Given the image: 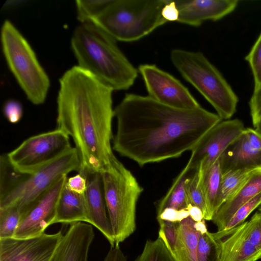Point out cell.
Instances as JSON below:
<instances>
[{
  "label": "cell",
  "mask_w": 261,
  "mask_h": 261,
  "mask_svg": "<svg viewBox=\"0 0 261 261\" xmlns=\"http://www.w3.org/2000/svg\"><path fill=\"white\" fill-rule=\"evenodd\" d=\"M114 117L117 130L113 149L140 166L191 151L222 121L201 107L181 109L135 94L125 95L114 109Z\"/></svg>",
  "instance_id": "cell-1"
},
{
  "label": "cell",
  "mask_w": 261,
  "mask_h": 261,
  "mask_svg": "<svg viewBox=\"0 0 261 261\" xmlns=\"http://www.w3.org/2000/svg\"><path fill=\"white\" fill-rule=\"evenodd\" d=\"M59 85L57 128L73 140L79 173H102L117 160L111 145L113 90L78 65L62 75Z\"/></svg>",
  "instance_id": "cell-2"
},
{
  "label": "cell",
  "mask_w": 261,
  "mask_h": 261,
  "mask_svg": "<svg viewBox=\"0 0 261 261\" xmlns=\"http://www.w3.org/2000/svg\"><path fill=\"white\" fill-rule=\"evenodd\" d=\"M71 46L78 66L113 91L128 89L138 76L116 40L92 23H81L75 29Z\"/></svg>",
  "instance_id": "cell-3"
},
{
  "label": "cell",
  "mask_w": 261,
  "mask_h": 261,
  "mask_svg": "<svg viewBox=\"0 0 261 261\" xmlns=\"http://www.w3.org/2000/svg\"><path fill=\"white\" fill-rule=\"evenodd\" d=\"M166 3L167 0H112L90 23L116 41H136L167 22L162 16Z\"/></svg>",
  "instance_id": "cell-4"
},
{
  "label": "cell",
  "mask_w": 261,
  "mask_h": 261,
  "mask_svg": "<svg viewBox=\"0 0 261 261\" xmlns=\"http://www.w3.org/2000/svg\"><path fill=\"white\" fill-rule=\"evenodd\" d=\"M171 61L182 76L211 103L222 119L236 112L239 98L222 74L199 51L175 49Z\"/></svg>",
  "instance_id": "cell-5"
},
{
  "label": "cell",
  "mask_w": 261,
  "mask_h": 261,
  "mask_svg": "<svg viewBox=\"0 0 261 261\" xmlns=\"http://www.w3.org/2000/svg\"><path fill=\"white\" fill-rule=\"evenodd\" d=\"M101 173L115 244L119 245L136 230L137 203L143 188L118 159Z\"/></svg>",
  "instance_id": "cell-6"
},
{
  "label": "cell",
  "mask_w": 261,
  "mask_h": 261,
  "mask_svg": "<svg viewBox=\"0 0 261 261\" xmlns=\"http://www.w3.org/2000/svg\"><path fill=\"white\" fill-rule=\"evenodd\" d=\"M1 39L8 66L28 99L34 105L43 103L50 81L30 44L9 20L2 25Z\"/></svg>",
  "instance_id": "cell-7"
},
{
  "label": "cell",
  "mask_w": 261,
  "mask_h": 261,
  "mask_svg": "<svg viewBox=\"0 0 261 261\" xmlns=\"http://www.w3.org/2000/svg\"><path fill=\"white\" fill-rule=\"evenodd\" d=\"M71 147L69 137L57 128L28 138L7 155L16 169L32 174Z\"/></svg>",
  "instance_id": "cell-8"
},
{
  "label": "cell",
  "mask_w": 261,
  "mask_h": 261,
  "mask_svg": "<svg viewBox=\"0 0 261 261\" xmlns=\"http://www.w3.org/2000/svg\"><path fill=\"white\" fill-rule=\"evenodd\" d=\"M80 157L75 147L30 174L18 190L13 206L18 208L21 216L58 180L73 171H79Z\"/></svg>",
  "instance_id": "cell-9"
},
{
  "label": "cell",
  "mask_w": 261,
  "mask_h": 261,
  "mask_svg": "<svg viewBox=\"0 0 261 261\" xmlns=\"http://www.w3.org/2000/svg\"><path fill=\"white\" fill-rule=\"evenodd\" d=\"M238 119L221 121L208 131L191 150L186 166L202 176L245 129Z\"/></svg>",
  "instance_id": "cell-10"
},
{
  "label": "cell",
  "mask_w": 261,
  "mask_h": 261,
  "mask_svg": "<svg viewBox=\"0 0 261 261\" xmlns=\"http://www.w3.org/2000/svg\"><path fill=\"white\" fill-rule=\"evenodd\" d=\"M138 70L150 98L181 109H195L201 107L179 81L155 65L142 64Z\"/></svg>",
  "instance_id": "cell-11"
},
{
  "label": "cell",
  "mask_w": 261,
  "mask_h": 261,
  "mask_svg": "<svg viewBox=\"0 0 261 261\" xmlns=\"http://www.w3.org/2000/svg\"><path fill=\"white\" fill-rule=\"evenodd\" d=\"M67 178L66 175L61 177L21 216L13 238L35 237L44 233L52 225L57 202Z\"/></svg>",
  "instance_id": "cell-12"
},
{
  "label": "cell",
  "mask_w": 261,
  "mask_h": 261,
  "mask_svg": "<svg viewBox=\"0 0 261 261\" xmlns=\"http://www.w3.org/2000/svg\"><path fill=\"white\" fill-rule=\"evenodd\" d=\"M62 230L27 239H0V261H50Z\"/></svg>",
  "instance_id": "cell-13"
},
{
  "label": "cell",
  "mask_w": 261,
  "mask_h": 261,
  "mask_svg": "<svg viewBox=\"0 0 261 261\" xmlns=\"http://www.w3.org/2000/svg\"><path fill=\"white\" fill-rule=\"evenodd\" d=\"M179 11L178 22L198 27L206 20L216 21L233 11L238 0L175 1Z\"/></svg>",
  "instance_id": "cell-14"
},
{
  "label": "cell",
  "mask_w": 261,
  "mask_h": 261,
  "mask_svg": "<svg viewBox=\"0 0 261 261\" xmlns=\"http://www.w3.org/2000/svg\"><path fill=\"white\" fill-rule=\"evenodd\" d=\"M94 238L92 225L79 222L71 224L58 243L50 261H88Z\"/></svg>",
  "instance_id": "cell-15"
},
{
  "label": "cell",
  "mask_w": 261,
  "mask_h": 261,
  "mask_svg": "<svg viewBox=\"0 0 261 261\" xmlns=\"http://www.w3.org/2000/svg\"><path fill=\"white\" fill-rule=\"evenodd\" d=\"M87 189L85 193L88 223L95 227L109 241L111 247L115 245L109 217L106 212L102 174L99 172L85 175Z\"/></svg>",
  "instance_id": "cell-16"
},
{
  "label": "cell",
  "mask_w": 261,
  "mask_h": 261,
  "mask_svg": "<svg viewBox=\"0 0 261 261\" xmlns=\"http://www.w3.org/2000/svg\"><path fill=\"white\" fill-rule=\"evenodd\" d=\"M222 174L229 171L250 168H261V151L254 149L243 132L219 157Z\"/></svg>",
  "instance_id": "cell-17"
},
{
  "label": "cell",
  "mask_w": 261,
  "mask_h": 261,
  "mask_svg": "<svg viewBox=\"0 0 261 261\" xmlns=\"http://www.w3.org/2000/svg\"><path fill=\"white\" fill-rule=\"evenodd\" d=\"M260 192L261 169L254 173L214 215L211 221L217 227V231L223 230L236 211Z\"/></svg>",
  "instance_id": "cell-18"
},
{
  "label": "cell",
  "mask_w": 261,
  "mask_h": 261,
  "mask_svg": "<svg viewBox=\"0 0 261 261\" xmlns=\"http://www.w3.org/2000/svg\"><path fill=\"white\" fill-rule=\"evenodd\" d=\"M221 245L220 261H257L261 258V251L248 237L244 222L222 239Z\"/></svg>",
  "instance_id": "cell-19"
},
{
  "label": "cell",
  "mask_w": 261,
  "mask_h": 261,
  "mask_svg": "<svg viewBox=\"0 0 261 261\" xmlns=\"http://www.w3.org/2000/svg\"><path fill=\"white\" fill-rule=\"evenodd\" d=\"M79 222L88 223L85 194H78L70 190L65 183L57 202L52 224H71Z\"/></svg>",
  "instance_id": "cell-20"
},
{
  "label": "cell",
  "mask_w": 261,
  "mask_h": 261,
  "mask_svg": "<svg viewBox=\"0 0 261 261\" xmlns=\"http://www.w3.org/2000/svg\"><path fill=\"white\" fill-rule=\"evenodd\" d=\"M30 174L16 169L7 153L0 158V208L12 206L15 195Z\"/></svg>",
  "instance_id": "cell-21"
},
{
  "label": "cell",
  "mask_w": 261,
  "mask_h": 261,
  "mask_svg": "<svg viewBox=\"0 0 261 261\" xmlns=\"http://www.w3.org/2000/svg\"><path fill=\"white\" fill-rule=\"evenodd\" d=\"M196 170L187 166L182 169L166 194L157 205V215L167 208L176 210H187L190 204L187 192V184Z\"/></svg>",
  "instance_id": "cell-22"
},
{
  "label": "cell",
  "mask_w": 261,
  "mask_h": 261,
  "mask_svg": "<svg viewBox=\"0 0 261 261\" xmlns=\"http://www.w3.org/2000/svg\"><path fill=\"white\" fill-rule=\"evenodd\" d=\"M199 175V174H198ZM222 172L219 158L212 165L205 174L200 177L206 213L205 220H212L216 212V202L219 193Z\"/></svg>",
  "instance_id": "cell-23"
},
{
  "label": "cell",
  "mask_w": 261,
  "mask_h": 261,
  "mask_svg": "<svg viewBox=\"0 0 261 261\" xmlns=\"http://www.w3.org/2000/svg\"><path fill=\"white\" fill-rule=\"evenodd\" d=\"M160 229L159 238H161L176 261H189L187 249L182 239L179 222H172L157 220Z\"/></svg>",
  "instance_id": "cell-24"
},
{
  "label": "cell",
  "mask_w": 261,
  "mask_h": 261,
  "mask_svg": "<svg viewBox=\"0 0 261 261\" xmlns=\"http://www.w3.org/2000/svg\"><path fill=\"white\" fill-rule=\"evenodd\" d=\"M261 168H250L229 171L222 174L219 193L216 202V212L245 183L249 177Z\"/></svg>",
  "instance_id": "cell-25"
},
{
  "label": "cell",
  "mask_w": 261,
  "mask_h": 261,
  "mask_svg": "<svg viewBox=\"0 0 261 261\" xmlns=\"http://www.w3.org/2000/svg\"><path fill=\"white\" fill-rule=\"evenodd\" d=\"M261 204V192L242 205L234 214L224 229L213 233L217 239L222 240L230 234L239 225L244 222L248 216Z\"/></svg>",
  "instance_id": "cell-26"
},
{
  "label": "cell",
  "mask_w": 261,
  "mask_h": 261,
  "mask_svg": "<svg viewBox=\"0 0 261 261\" xmlns=\"http://www.w3.org/2000/svg\"><path fill=\"white\" fill-rule=\"evenodd\" d=\"M221 240L208 231L200 236L197 247L198 261H220Z\"/></svg>",
  "instance_id": "cell-27"
},
{
  "label": "cell",
  "mask_w": 261,
  "mask_h": 261,
  "mask_svg": "<svg viewBox=\"0 0 261 261\" xmlns=\"http://www.w3.org/2000/svg\"><path fill=\"white\" fill-rule=\"evenodd\" d=\"M135 261H176L160 238L146 241L141 253Z\"/></svg>",
  "instance_id": "cell-28"
},
{
  "label": "cell",
  "mask_w": 261,
  "mask_h": 261,
  "mask_svg": "<svg viewBox=\"0 0 261 261\" xmlns=\"http://www.w3.org/2000/svg\"><path fill=\"white\" fill-rule=\"evenodd\" d=\"M195 221L189 216L179 222L180 232L185 243L189 261H198L197 247L201 233L194 227Z\"/></svg>",
  "instance_id": "cell-29"
},
{
  "label": "cell",
  "mask_w": 261,
  "mask_h": 261,
  "mask_svg": "<svg viewBox=\"0 0 261 261\" xmlns=\"http://www.w3.org/2000/svg\"><path fill=\"white\" fill-rule=\"evenodd\" d=\"M112 0H77V18L81 23H90L101 13Z\"/></svg>",
  "instance_id": "cell-30"
},
{
  "label": "cell",
  "mask_w": 261,
  "mask_h": 261,
  "mask_svg": "<svg viewBox=\"0 0 261 261\" xmlns=\"http://www.w3.org/2000/svg\"><path fill=\"white\" fill-rule=\"evenodd\" d=\"M21 218L16 206L0 208V239L13 238Z\"/></svg>",
  "instance_id": "cell-31"
},
{
  "label": "cell",
  "mask_w": 261,
  "mask_h": 261,
  "mask_svg": "<svg viewBox=\"0 0 261 261\" xmlns=\"http://www.w3.org/2000/svg\"><path fill=\"white\" fill-rule=\"evenodd\" d=\"M187 192L189 203L199 208L204 219L206 213V205L197 170L187 182Z\"/></svg>",
  "instance_id": "cell-32"
},
{
  "label": "cell",
  "mask_w": 261,
  "mask_h": 261,
  "mask_svg": "<svg viewBox=\"0 0 261 261\" xmlns=\"http://www.w3.org/2000/svg\"><path fill=\"white\" fill-rule=\"evenodd\" d=\"M245 60L249 64L254 77V88L261 86V33Z\"/></svg>",
  "instance_id": "cell-33"
},
{
  "label": "cell",
  "mask_w": 261,
  "mask_h": 261,
  "mask_svg": "<svg viewBox=\"0 0 261 261\" xmlns=\"http://www.w3.org/2000/svg\"><path fill=\"white\" fill-rule=\"evenodd\" d=\"M244 224L248 237L261 251V212H256L249 221L244 222Z\"/></svg>",
  "instance_id": "cell-34"
},
{
  "label": "cell",
  "mask_w": 261,
  "mask_h": 261,
  "mask_svg": "<svg viewBox=\"0 0 261 261\" xmlns=\"http://www.w3.org/2000/svg\"><path fill=\"white\" fill-rule=\"evenodd\" d=\"M3 113L7 119L12 123L20 121L23 114L21 104L14 99L7 100L3 106Z\"/></svg>",
  "instance_id": "cell-35"
},
{
  "label": "cell",
  "mask_w": 261,
  "mask_h": 261,
  "mask_svg": "<svg viewBox=\"0 0 261 261\" xmlns=\"http://www.w3.org/2000/svg\"><path fill=\"white\" fill-rule=\"evenodd\" d=\"M249 107L252 122L254 126L261 118V86L254 89L249 101Z\"/></svg>",
  "instance_id": "cell-36"
},
{
  "label": "cell",
  "mask_w": 261,
  "mask_h": 261,
  "mask_svg": "<svg viewBox=\"0 0 261 261\" xmlns=\"http://www.w3.org/2000/svg\"><path fill=\"white\" fill-rule=\"evenodd\" d=\"M188 217H189V213L187 210H176L167 208L157 215V220L180 222Z\"/></svg>",
  "instance_id": "cell-37"
},
{
  "label": "cell",
  "mask_w": 261,
  "mask_h": 261,
  "mask_svg": "<svg viewBox=\"0 0 261 261\" xmlns=\"http://www.w3.org/2000/svg\"><path fill=\"white\" fill-rule=\"evenodd\" d=\"M87 178L82 173L67 178L66 186L71 191L78 193L85 194L87 189Z\"/></svg>",
  "instance_id": "cell-38"
},
{
  "label": "cell",
  "mask_w": 261,
  "mask_h": 261,
  "mask_svg": "<svg viewBox=\"0 0 261 261\" xmlns=\"http://www.w3.org/2000/svg\"><path fill=\"white\" fill-rule=\"evenodd\" d=\"M179 11L175 1L167 0L162 11V16L167 21H178Z\"/></svg>",
  "instance_id": "cell-39"
},
{
  "label": "cell",
  "mask_w": 261,
  "mask_h": 261,
  "mask_svg": "<svg viewBox=\"0 0 261 261\" xmlns=\"http://www.w3.org/2000/svg\"><path fill=\"white\" fill-rule=\"evenodd\" d=\"M245 133L250 145L254 149L261 151V134L251 128H245Z\"/></svg>",
  "instance_id": "cell-40"
},
{
  "label": "cell",
  "mask_w": 261,
  "mask_h": 261,
  "mask_svg": "<svg viewBox=\"0 0 261 261\" xmlns=\"http://www.w3.org/2000/svg\"><path fill=\"white\" fill-rule=\"evenodd\" d=\"M103 261H127V259L119 245H115L111 247Z\"/></svg>",
  "instance_id": "cell-41"
},
{
  "label": "cell",
  "mask_w": 261,
  "mask_h": 261,
  "mask_svg": "<svg viewBox=\"0 0 261 261\" xmlns=\"http://www.w3.org/2000/svg\"><path fill=\"white\" fill-rule=\"evenodd\" d=\"M187 210L189 212V216L195 222L201 221L204 219L203 213L198 207L190 204Z\"/></svg>",
  "instance_id": "cell-42"
},
{
  "label": "cell",
  "mask_w": 261,
  "mask_h": 261,
  "mask_svg": "<svg viewBox=\"0 0 261 261\" xmlns=\"http://www.w3.org/2000/svg\"><path fill=\"white\" fill-rule=\"evenodd\" d=\"M254 127L255 128L256 130L261 134V118L259 120V121Z\"/></svg>",
  "instance_id": "cell-43"
},
{
  "label": "cell",
  "mask_w": 261,
  "mask_h": 261,
  "mask_svg": "<svg viewBox=\"0 0 261 261\" xmlns=\"http://www.w3.org/2000/svg\"><path fill=\"white\" fill-rule=\"evenodd\" d=\"M257 208H258V211L259 212H261V204L259 205V206Z\"/></svg>",
  "instance_id": "cell-44"
}]
</instances>
